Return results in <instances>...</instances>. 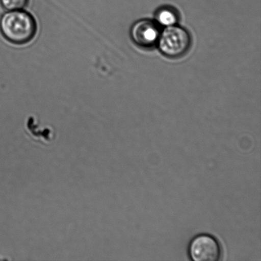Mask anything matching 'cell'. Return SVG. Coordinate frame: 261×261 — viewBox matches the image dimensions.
<instances>
[{"mask_svg": "<svg viewBox=\"0 0 261 261\" xmlns=\"http://www.w3.org/2000/svg\"><path fill=\"white\" fill-rule=\"evenodd\" d=\"M29 0H0V4L7 11L24 9L27 7Z\"/></svg>", "mask_w": 261, "mask_h": 261, "instance_id": "cell-6", "label": "cell"}, {"mask_svg": "<svg viewBox=\"0 0 261 261\" xmlns=\"http://www.w3.org/2000/svg\"><path fill=\"white\" fill-rule=\"evenodd\" d=\"M160 33L158 23L148 19L135 22L130 32L135 44L144 48L152 47L158 43Z\"/></svg>", "mask_w": 261, "mask_h": 261, "instance_id": "cell-4", "label": "cell"}, {"mask_svg": "<svg viewBox=\"0 0 261 261\" xmlns=\"http://www.w3.org/2000/svg\"><path fill=\"white\" fill-rule=\"evenodd\" d=\"M157 23L163 27H168L176 25L178 22V17L175 10L169 7H164L158 11L157 15Z\"/></svg>", "mask_w": 261, "mask_h": 261, "instance_id": "cell-5", "label": "cell"}, {"mask_svg": "<svg viewBox=\"0 0 261 261\" xmlns=\"http://www.w3.org/2000/svg\"><path fill=\"white\" fill-rule=\"evenodd\" d=\"M37 29L35 17L23 10L8 11L0 18V32L12 44L22 45L32 42Z\"/></svg>", "mask_w": 261, "mask_h": 261, "instance_id": "cell-1", "label": "cell"}, {"mask_svg": "<svg viewBox=\"0 0 261 261\" xmlns=\"http://www.w3.org/2000/svg\"><path fill=\"white\" fill-rule=\"evenodd\" d=\"M188 254L194 261H217L221 258V248L212 235L201 234L189 243Z\"/></svg>", "mask_w": 261, "mask_h": 261, "instance_id": "cell-3", "label": "cell"}, {"mask_svg": "<svg viewBox=\"0 0 261 261\" xmlns=\"http://www.w3.org/2000/svg\"><path fill=\"white\" fill-rule=\"evenodd\" d=\"M159 48L166 57L176 58L185 55L191 45V37L183 28L176 25L166 27L158 40Z\"/></svg>", "mask_w": 261, "mask_h": 261, "instance_id": "cell-2", "label": "cell"}]
</instances>
